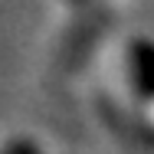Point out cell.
Instances as JSON below:
<instances>
[{
  "label": "cell",
  "instance_id": "1",
  "mask_svg": "<svg viewBox=\"0 0 154 154\" xmlns=\"http://www.w3.org/2000/svg\"><path fill=\"white\" fill-rule=\"evenodd\" d=\"M128 75L141 98H154V43L131 39L128 46Z\"/></svg>",
  "mask_w": 154,
  "mask_h": 154
},
{
  "label": "cell",
  "instance_id": "2",
  "mask_svg": "<svg viewBox=\"0 0 154 154\" xmlns=\"http://www.w3.org/2000/svg\"><path fill=\"white\" fill-rule=\"evenodd\" d=\"M69 3H72V7H82V3H89V0H69Z\"/></svg>",
  "mask_w": 154,
  "mask_h": 154
}]
</instances>
